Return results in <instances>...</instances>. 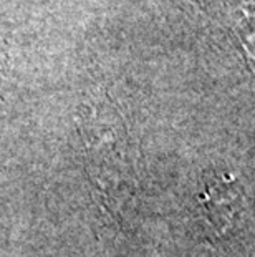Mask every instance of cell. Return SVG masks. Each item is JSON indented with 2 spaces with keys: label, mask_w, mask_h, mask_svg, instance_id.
<instances>
[{
  "label": "cell",
  "mask_w": 255,
  "mask_h": 257,
  "mask_svg": "<svg viewBox=\"0 0 255 257\" xmlns=\"http://www.w3.org/2000/svg\"><path fill=\"white\" fill-rule=\"evenodd\" d=\"M225 32L232 34L243 47L252 45L253 0H191Z\"/></svg>",
  "instance_id": "cell-1"
}]
</instances>
